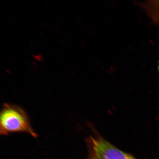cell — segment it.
Segmentation results:
<instances>
[{
	"instance_id": "5",
	"label": "cell",
	"mask_w": 159,
	"mask_h": 159,
	"mask_svg": "<svg viewBox=\"0 0 159 159\" xmlns=\"http://www.w3.org/2000/svg\"><path fill=\"white\" fill-rule=\"evenodd\" d=\"M29 45L30 47L32 49H35V48L34 47V46L31 43H30Z\"/></svg>"
},
{
	"instance_id": "14",
	"label": "cell",
	"mask_w": 159,
	"mask_h": 159,
	"mask_svg": "<svg viewBox=\"0 0 159 159\" xmlns=\"http://www.w3.org/2000/svg\"><path fill=\"white\" fill-rule=\"evenodd\" d=\"M61 43H62V44H63V45H65V46H66V45L65 43L64 42H63V41H61Z\"/></svg>"
},
{
	"instance_id": "10",
	"label": "cell",
	"mask_w": 159,
	"mask_h": 159,
	"mask_svg": "<svg viewBox=\"0 0 159 159\" xmlns=\"http://www.w3.org/2000/svg\"><path fill=\"white\" fill-rule=\"evenodd\" d=\"M62 34L66 38V39H68V37L64 33H62Z\"/></svg>"
},
{
	"instance_id": "7",
	"label": "cell",
	"mask_w": 159,
	"mask_h": 159,
	"mask_svg": "<svg viewBox=\"0 0 159 159\" xmlns=\"http://www.w3.org/2000/svg\"><path fill=\"white\" fill-rule=\"evenodd\" d=\"M32 63L33 65H34V66L36 67H37L38 66V65L35 62H34V61H32Z\"/></svg>"
},
{
	"instance_id": "2",
	"label": "cell",
	"mask_w": 159,
	"mask_h": 159,
	"mask_svg": "<svg viewBox=\"0 0 159 159\" xmlns=\"http://www.w3.org/2000/svg\"><path fill=\"white\" fill-rule=\"evenodd\" d=\"M90 159H138L114 146L94 130L93 136L85 139Z\"/></svg>"
},
{
	"instance_id": "4",
	"label": "cell",
	"mask_w": 159,
	"mask_h": 159,
	"mask_svg": "<svg viewBox=\"0 0 159 159\" xmlns=\"http://www.w3.org/2000/svg\"><path fill=\"white\" fill-rule=\"evenodd\" d=\"M32 57H33L34 59L39 61H42L43 60V58H44L43 55L41 54H39L37 55H32Z\"/></svg>"
},
{
	"instance_id": "8",
	"label": "cell",
	"mask_w": 159,
	"mask_h": 159,
	"mask_svg": "<svg viewBox=\"0 0 159 159\" xmlns=\"http://www.w3.org/2000/svg\"><path fill=\"white\" fill-rule=\"evenodd\" d=\"M41 36H42V37L43 38L45 39V41H47V40L46 39V38H45V37L44 36V35H43L42 34H41Z\"/></svg>"
},
{
	"instance_id": "3",
	"label": "cell",
	"mask_w": 159,
	"mask_h": 159,
	"mask_svg": "<svg viewBox=\"0 0 159 159\" xmlns=\"http://www.w3.org/2000/svg\"><path fill=\"white\" fill-rule=\"evenodd\" d=\"M142 6L153 22L159 25V0L147 1Z\"/></svg>"
},
{
	"instance_id": "9",
	"label": "cell",
	"mask_w": 159,
	"mask_h": 159,
	"mask_svg": "<svg viewBox=\"0 0 159 159\" xmlns=\"http://www.w3.org/2000/svg\"><path fill=\"white\" fill-rule=\"evenodd\" d=\"M44 4H45V7H46L47 8H48V9H49V5H48V4L47 3H44Z\"/></svg>"
},
{
	"instance_id": "12",
	"label": "cell",
	"mask_w": 159,
	"mask_h": 159,
	"mask_svg": "<svg viewBox=\"0 0 159 159\" xmlns=\"http://www.w3.org/2000/svg\"><path fill=\"white\" fill-rule=\"evenodd\" d=\"M42 23V25H43V27H46L47 25H46L45 23Z\"/></svg>"
},
{
	"instance_id": "13",
	"label": "cell",
	"mask_w": 159,
	"mask_h": 159,
	"mask_svg": "<svg viewBox=\"0 0 159 159\" xmlns=\"http://www.w3.org/2000/svg\"><path fill=\"white\" fill-rule=\"evenodd\" d=\"M54 51L55 53H56L57 54H58V52L57 51V50L55 49H54Z\"/></svg>"
},
{
	"instance_id": "1",
	"label": "cell",
	"mask_w": 159,
	"mask_h": 159,
	"mask_svg": "<svg viewBox=\"0 0 159 159\" xmlns=\"http://www.w3.org/2000/svg\"><path fill=\"white\" fill-rule=\"evenodd\" d=\"M16 133H25L35 138L38 137L24 109L17 105L5 103L0 114V134L7 136Z\"/></svg>"
},
{
	"instance_id": "11",
	"label": "cell",
	"mask_w": 159,
	"mask_h": 159,
	"mask_svg": "<svg viewBox=\"0 0 159 159\" xmlns=\"http://www.w3.org/2000/svg\"><path fill=\"white\" fill-rule=\"evenodd\" d=\"M157 69H158V73H159V59L158 61Z\"/></svg>"
},
{
	"instance_id": "6",
	"label": "cell",
	"mask_w": 159,
	"mask_h": 159,
	"mask_svg": "<svg viewBox=\"0 0 159 159\" xmlns=\"http://www.w3.org/2000/svg\"><path fill=\"white\" fill-rule=\"evenodd\" d=\"M60 18L63 21H65V19L64 17H63V16H61L60 17Z\"/></svg>"
}]
</instances>
